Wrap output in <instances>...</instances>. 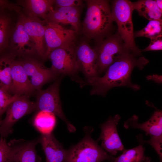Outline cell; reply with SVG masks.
I'll use <instances>...</instances> for the list:
<instances>
[{"mask_svg":"<svg viewBox=\"0 0 162 162\" xmlns=\"http://www.w3.org/2000/svg\"><path fill=\"white\" fill-rule=\"evenodd\" d=\"M112 16L117 24L118 33L126 47L137 55L141 51L134 41L132 14L134 10L132 2L128 0H116L112 2Z\"/></svg>","mask_w":162,"mask_h":162,"instance_id":"3","label":"cell"},{"mask_svg":"<svg viewBox=\"0 0 162 162\" xmlns=\"http://www.w3.org/2000/svg\"><path fill=\"white\" fill-rule=\"evenodd\" d=\"M121 118L120 115H116L110 117L100 127L101 132L97 141H101V147L106 152L116 155L118 151L125 149L117 131V126Z\"/></svg>","mask_w":162,"mask_h":162,"instance_id":"10","label":"cell"},{"mask_svg":"<svg viewBox=\"0 0 162 162\" xmlns=\"http://www.w3.org/2000/svg\"><path fill=\"white\" fill-rule=\"evenodd\" d=\"M87 10L82 23V32L88 40L100 42L108 36L112 28L111 10L107 0H87Z\"/></svg>","mask_w":162,"mask_h":162,"instance_id":"2","label":"cell"},{"mask_svg":"<svg viewBox=\"0 0 162 162\" xmlns=\"http://www.w3.org/2000/svg\"><path fill=\"white\" fill-rule=\"evenodd\" d=\"M11 46L20 54H30L35 52L34 43L25 30L21 20L17 23L13 34Z\"/></svg>","mask_w":162,"mask_h":162,"instance_id":"19","label":"cell"},{"mask_svg":"<svg viewBox=\"0 0 162 162\" xmlns=\"http://www.w3.org/2000/svg\"><path fill=\"white\" fill-rule=\"evenodd\" d=\"M12 86L10 93L13 95L29 96L34 91L29 83L22 62L14 60L11 70Z\"/></svg>","mask_w":162,"mask_h":162,"instance_id":"18","label":"cell"},{"mask_svg":"<svg viewBox=\"0 0 162 162\" xmlns=\"http://www.w3.org/2000/svg\"><path fill=\"white\" fill-rule=\"evenodd\" d=\"M3 114V113L0 110V121L1 120H2V115Z\"/></svg>","mask_w":162,"mask_h":162,"instance_id":"34","label":"cell"},{"mask_svg":"<svg viewBox=\"0 0 162 162\" xmlns=\"http://www.w3.org/2000/svg\"><path fill=\"white\" fill-rule=\"evenodd\" d=\"M145 150L143 144L141 143L133 148L124 150L113 162H150L151 158L145 155Z\"/></svg>","mask_w":162,"mask_h":162,"instance_id":"23","label":"cell"},{"mask_svg":"<svg viewBox=\"0 0 162 162\" xmlns=\"http://www.w3.org/2000/svg\"><path fill=\"white\" fill-rule=\"evenodd\" d=\"M162 20H153L149 21L145 27L135 32L134 36L145 37L151 39L162 35Z\"/></svg>","mask_w":162,"mask_h":162,"instance_id":"25","label":"cell"},{"mask_svg":"<svg viewBox=\"0 0 162 162\" xmlns=\"http://www.w3.org/2000/svg\"><path fill=\"white\" fill-rule=\"evenodd\" d=\"M76 53L79 70L87 79V81L98 76L97 68V54L86 42H81L76 46Z\"/></svg>","mask_w":162,"mask_h":162,"instance_id":"13","label":"cell"},{"mask_svg":"<svg viewBox=\"0 0 162 162\" xmlns=\"http://www.w3.org/2000/svg\"><path fill=\"white\" fill-rule=\"evenodd\" d=\"M38 139L31 141L13 140L8 144L13 156V162H40L41 159L35 148Z\"/></svg>","mask_w":162,"mask_h":162,"instance_id":"14","label":"cell"},{"mask_svg":"<svg viewBox=\"0 0 162 162\" xmlns=\"http://www.w3.org/2000/svg\"><path fill=\"white\" fill-rule=\"evenodd\" d=\"M10 148L5 138L0 137V162H13Z\"/></svg>","mask_w":162,"mask_h":162,"instance_id":"27","label":"cell"},{"mask_svg":"<svg viewBox=\"0 0 162 162\" xmlns=\"http://www.w3.org/2000/svg\"><path fill=\"white\" fill-rule=\"evenodd\" d=\"M14 61L10 55L0 57V89L10 94L12 83L11 70Z\"/></svg>","mask_w":162,"mask_h":162,"instance_id":"22","label":"cell"},{"mask_svg":"<svg viewBox=\"0 0 162 162\" xmlns=\"http://www.w3.org/2000/svg\"><path fill=\"white\" fill-rule=\"evenodd\" d=\"M74 43L52 51L47 58L50 60V68L57 75L72 76L79 70Z\"/></svg>","mask_w":162,"mask_h":162,"instance_id":"7","label":"cell"},{"mask_svg":"<svg viewBox=\"0 0 162 162\" xmlns=\"http://www.w3.org/2000/svg\"><path fill=\"white\" fill-rule=\"evenodd\" d=\"M156 109L148 120L141 124L138 122V116L134 115L124 122V128L141 129L145 132L146 135L150 136V140L162 142V112Z\"/></svg>","mask_w":162,"mask_h":162,"instance_id":"12","label":"cell"},{"mask_svg":"<svg viewBox=\"0 0 162 162\" xmlns=\"http://www.w3.org/2000/svg\"></svg>","mask_w":162,"mask_h":162,"instance_id":"35","label":"cell"},{"mask_svg":"<svg viewBox=\"0 0 162 162\" xmlns=\"http://www.w3.org/2000/svg\"><path fill=\"white\" fill-rule=\"evenodd\" d=\"M95 49L97 54L98 71L99 76L111 65L130 51L126 47L118 33L109 35L100 42Z\"/></svg>","mask_w":162,"mask_h":162,"instance_id":"6","label":"cell"},{"mask_svg":"<svg viewBox=\"0 0 162 162\" xmlns=\"http://www.w3.org/2000/svg\"><path fill=\"white\" fill-rule=\"evenodd\" d=\"M54 1L52 0H27L26 6L32 14L42 17L46 20L47 14L53 9Z\"/></svg>","mask_w":162,"mask_h":162,"instance_id":"24","label":"cell"},{"mask_svg":"<svg viewBox=\"0 0 162 162\" xmlns=\"http://www.w3.org/2000/svg\"><path fill=\"white\" fill-rule=\"evenodd\" d=\"M9 4L8 3L7 1L0 0V8H9Z\"/></svg>","mask_w":162,"mask_h":162,"instance_id":"32","label":"cell"},{"mask_svg":"<svg viewBox=\"0 0 162 162\" xmlns=\"http://www.w3.org/2000/svg\"><path fill=\"white\" fill-rule=\"evenodd\" d=\"M60 81V79L58 80L46 89L37 91L35 111L53 113L65 122L69 132L73 133L76 128L68 120L62 109L59 95Z\"/></svg>","mask_w":162,"mask_h":162,"instance_id":"5","label":"cell"},{"mask_svg":"<svg viewBox=\"0 0 162 162\" xmlns=\"http://www.w3.org/2000/svg\"><path fill=\"white\" fill-rule=\"evenodd\" d=\"M25 30L33 41L38 55L44 59L46 49L44 34L45 26L43 22L34 17H25L21 19Z\"/></svg>","mask_w":162,"mask_h":162,"instance_id":"16","label":"cell"},{"mask_svg":"<svg viewBox=\"0 0 162 162\" xmlns=\"http://www.w3.org/2000/svg\"><path fill=\"white\" fill-rule=\"evenodd\" d=\"M44 38L46 50L44 59L52 51L63 46L74 43L77 32L63 28L59 24L47 22Z\"/></svg>","mask_w":162,"mask_h":162,"instance_id":"9","label":"cell"},{"mask_svg":"<svg viewBox=\"0 0 162 162\" xmlns=\"http://www.w3.org/2000/svg\"><path fill=\"white\" fill-rule=\"evenodd\" d=\"M134 10L140 15L149 21L162 20V11L158 8L155 0H140L132 2Z\"/></svg>","mask_w":162,"mask_h":162,"instance_id":"20","label":"cell"},{"mask_svg":"<svg viewBox=\"0 0 162 162\" xmlns=\"http://www.w3.org/2000/svg\"><path fill=\"white\" fill-rule=\"evenodd\" d=\"M33 124L42 135L50 134L52 133L56 125L55 115L47 111H38L34 118Z\"/></svg>","mask_w":162,"mask_h":162,"instance_id":"21","label":"cell"},{"mask_svg":"<svg viewBox=\"0 0 162 162\" xmlns=\"http://www.w3.org/2000/svg\"><path fill=\"white\" fill-rule=\"evenodd\" d=\"M149 62L143 56L129 51L111 65L102 76H98L87 81L92 87L90 93L104 96L111 89L117 87H127L134 91L139 90V85L131 80L132 70L135 68L142 69Z\"/></svg>","mask_w":162,"mask_h":162,"instance_id":"1","label":"cell"},{"mask_svg":"<svg viewBox=\"0 0 162 162\" xmlns=\"http://www.w3.org/2000/svg\"><path fill=\"white\" fill-rule=\"evenodd\" d=\"M35 111V102L31 101L29 96H19L8 107L6 116L0 121V135L4 138L12 132L14 124L24 116Z\"/></svg>","mask_w":162,"mask_h":162,"instance_id":"8","label":"cell"},{"mask_svg":"<svg viewBox=\"0 0 162 162\" xmlns=\"http://www.w3.org/2000/svg\"><path fill=\"white\" fill-rule=\"evenodd\" d=\"M38 140L45 154L46 162H66L67 150L64 148L52 133L41 135Z\"/></svg>","mask_w":162,"mask_h":162,"instance_id":"17","label":"cell"},{"mask_svg":"<svg viewBox=\"0 0 162 162\" xmlns=\"http://www.w3.org/2000/svg\"><path fill=\"white\" fill-rule=\"evenodd\" d=\"M146 78L148 80H151L158 83H162V79L161 75H148Z\"/></svg>","mask_w":162,"mask_h":162,"instance_id":"31","label":"cell"},{"mask_svg":"<svg viewBox=\"0 0 162 162\" xmlns=\"http://www.w3.org/2000/svg\"><path fill=\"white\" fill-rule=\"evenodd\" d=\"M22 62L30 85L34 90L41 89L44 84L58 76L50 68L45 67L34 59L27 58Z\"/></svg>","mask_w":162,"mask_h":162,"instance_id":"11","label":"cell"},{"mask_svg":"<svg viewBox=\"0 0 162 162\" xmlns=\"http://www.w3.org/2000/svg\"><path fill=\"white\" fill-rule=\"evenodd\" d=\"M4 8H0V57L7 43L9 32L10 20L3 11Z\"/></svg>","mask_w":162,"mask_h":162,"instance_id":"26","label":"cell"},{"mask_svg":"<svg viewBox=\"0 0 162 162\" xmlns=\"http://www.w3.org/2000/svg\"><path fill=\"white\" fill-rule=\"evenodd\" d=\"M85 136L78 143L67 150L66 162H101L107 160L113 162L116 158L108 154L92 138L93 128L84 129Z\"/></svg>","mask_w":162,"mask_h":162,"instance_id":"4","label":"cell"},{"mask_svg":"<svg viewBox=\"0 0 162 162\" xmlns=\"http://www.w3.org/2000/svg\"><path fill=\"white\" fill-rule=\"evenodd\" d=\"M19 96L12 94L0 89V110L3 114L6 111L9 105Z\"/></svg>","mask_w":162,"mask_h":162,"instance_id":"28","label":"cell"},{"mask_svg":"<svg viewBox=\"0 0 162 162\" xmlns=\"http://www.w3.org/2000/svg\"><path fill=\"white\" fill-rule=\"evenodd\" d=\"M155 1L156 2L157 6L159 9L162 11V0H156Z\"/></svg>","mask_w":162,"mask_h":162,"instance_id":"33","label":"cell"},{"mask_svg":"<svg viewBox=\"0 0 162 162\" xmlns=\"http://www.w3.org/2000/svg\"><path fill=\"white\" fill-rule=\"evenodd\" d=\"M57 8L81 6L82 1L79 0H55Z\"/></svg>","mask_w":162,"mask_h":162,"instance_id":"30","label":"cell"},{"mask_svg":"<svg viewBox=\"0 0 162 162\" xmlns=\"http://www.w3.org/2000/svg\"><path fill=\"white\" fill-rule=\"evenodd\" d=\"M81 6L57 8L47 15L46 21L59 24H69L77 33L81 28Z\"/></svg>","mask_w":162,"mask_h":162,"instance_id":"15","label":"cell"},{"mask_svg":"<svg viewBox=\"0 0 162 162\" xmlns=\"http://www.w3.org/2000/svg\"><path fill=\"white\" fill-rule=\"evenodd\" d=\"M149 45L143 50L144 51L160 50H162V35L151 39Z\"/></svg>","mask_w":162,"mask_h":162,"instance_id":"29","label":"cell"}]
</instances>
